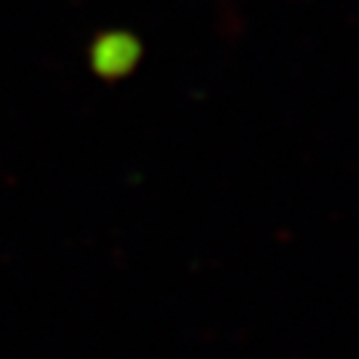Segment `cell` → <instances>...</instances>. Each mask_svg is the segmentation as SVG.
Here are the masks:
<instances>
[{"label": "cell", "mask_w": 359, "mask_h": 359, "mask_svg": "<svg viewBox=\"0 0 359 359\" xmlns=\"http://www.w3.org/2000/svg\"><path fill=\"white\" fill-rule=\"evenodd\" d=\"M139 56L136 43H128L126 35H112L104 38L96 48V69L99 72H126Z\"/></svg>", "instance_id": "1"}]
</instances>
